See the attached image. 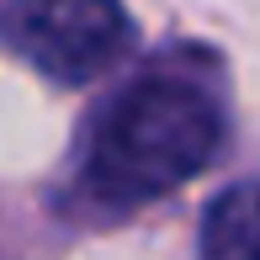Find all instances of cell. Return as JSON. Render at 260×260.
Instances as JSON below:
<instances>
[{"label":"cell","mask_w":260,"mask_h":260,"mask_svg":"<svg viewBox=\"0 0 260 260\" xmlns=\"http://www.w3.org/2000/svg\"><path fill=\"white\" fill-rule=\"evenodd\" d=\"M223 144V106L207 80L181 69H149L122 90L90 133L80 170L90 202L122 212L191 181Z\"/></svg>","instance_id":"obj_1"},{"label":"cell","mask_w":260,"mask_h":260,"mask_svg":"<svg viewBox=\"0 0 260 260\" xmlns=\"http://www.w3.org/2000/svg\"><path fill=\"white\" fill-rule=\"evenodd\" d=\"M6 43L58 85H85L133 48V21L117 0H11Z\"/></svg>","instance_id":"obj_2"},{"label":"cell","mask_w":260,"mask_h":260,"mask_svg":"<svg viewBox=\"0 0 260 260\" xmlns=\"http://www.w3.org/2000/svg\"><path fill=\"white\" fill-rule=\"evenodd\" d=\"M202 260H260V181L229 186L207 207Z\"/></svg>","instance_id":"obj_3"}]
</instances>
